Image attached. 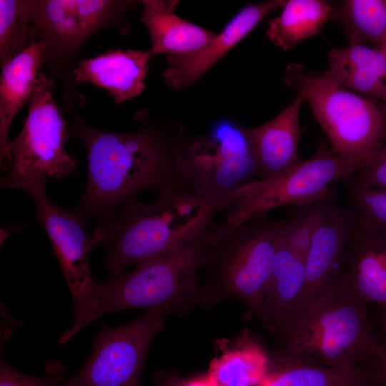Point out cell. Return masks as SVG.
<instances>
[{"label": "cell", "mask_w": 386, "mask_h": 386, "mask_svg": "<svg viewBox=\"0 0 386 386\" xmlns=\"http://www.w3.org/2000/svg\"><path fill=\"white\" fill-rule=\"evenodd\" d=\"M71 129L86 151L87 182L74 209L87 221L107 224L119 205L145 191L189 189L180 165L187 142L181 131L145 127L113 132L94 128L79 117Z\"/></svg>", "instance_id": "6da1fadb"}, {"label": "cell", "mask_w": 386, "mask_h": 386, "mask_svg": "<svg viewBox=\"0 0 386 386\" xmlns=\"http://www.w3.org/2000/svg\"><path fill=\"white\" fill-rule=\"evenodd\" d=\"M228 201L207 200L181 189L162 192L152 203L135 197L127 200L111 222L102 225L107 269L118 274L132 265L182 249L214 224Z\"/></svg>", "instance_id": "7a4b0ae2"}, {"label": "cell", "mask_w": 386, "mask_h": 386, "mask_svg": "<svg viewBox=\"0 0 386 386\" xmlns=\"http://www.w3.org/2000/svg\"><path fill=\"white\" fill-rule=\"evenodd\" d=\"M340 272L341 266L280 337L277 357L337 368H352L376 359L382 341L370 322L367 304L340 284Z\"/></svg>", "instance_id": "3957f363"}, {"label": "cell", "mask_w": 386, "mask_h": 386, "mask_svg": "<svg viewBox=\"0 0 386 386\" xmlns=\"http://www.w3.org/2000/svg\"><path fill=\"white\" fill-rule=\"evenodd\" d=\"M213 226L179 251L143 261L129 272L110 274L97 282L89 305L61 334L58 345L110 312L139 308L169 315L185 307L199 292L197 274L206 262Z\"/></svg>", "instance_id": "277c9868"}, {"label": "cell", "mask_w": 386, "mask_h": 386, "mask_svg": "<svg viewBox=\"0 0 386 386\" xmlns=\"http://www.w3.org/2000/svg\"><path fill=\"white\" fill-rule=\"evenodd\" d=\"M286 222L262 214L237 224H214L204 266L209 274L207 292L236 297L259 317L276 241Z\"/></svg>", "instance_id": "5b68a950"}, {"label": "cell", "mask_w": 386, "mask_h": 386, "mask_svg": "<svg viewBox=\"0 0 386 386\" xmlns=\"http://www.w3.org/2000/svg\"><path fill=\"white\" fill-rule=\"evenodd\" d=\"M284 82L307 101L337 156L367 162L383 147L386 122L372 102L297 64L288 66Z\"/></svg>", "instance_id": "8992f818"}, {"label": "cell", "mask_w": 386, "mask_h": 386, "mask_svg": "<svg viewBox=\"0 0 386 386\" xmlns=\"http://www.w3.org/2000/svg\"><path fill=\"white\" fill-rule=\"evenodd\" d=\"M54 88L53 79L40 72L23 129L9 141L12 166L1 179V187L27 191L46 185L47 179L66 177L76 168L75 159L66 149L70 132L53 98Z\"/></svg>", "instance_id": "52a82bcc"}, {"label": "cell", "mask_w": 386, "mask_h": 386, "mask_svg": "<svg viewBox=\"0 0 386 386\" xmlns=\"http://www.w3.org/2000/svg\"><path fill=\"white\" fill-rule=\"evenodd\" d=\"M365 164L337 156L326 142L320 141L309 159L279 175L252 181L232 193L224 211L225 222L237 224L277 207L313 200L325 194L332 182L345 180Z\"/></svg>", "instance_id": "ba28073f"}, {"label": "cell", "mask_w": 386, "mask_h": 386, "mask_svg": "<svg viewBox=\"0 0 386 386\" xmlns=\"http://www.w3.org/2000/svg\"><path fill=\"white\" fill-rule=\"evenodd\" d=\"M180 165L192 192L207 200L229 196L259 174L246 128L222 119L209 132L187 142Z\"/></svg>", "instance_id": "9c48e42d"}, {"label": "cell", "mask_w": 386, "mask_h": 386, "mask_svg": "<svg viewBox=\"0 0 386 386\" xmlns=\"http://www.w3.org/2000/svg\"><path fill=\"white\" fill-rule=\"evenodd\" d=\"M35 31L44 48L43 61L59 66L94 33L109 26L127 31L126 11L137 4L111 0H24Z\"/></svg>", "instance_id": "30bf717a"}, {"label": "cell", "mask_w": 386, "mask_h": 386, "mask_svg": "<svg viewBox=\"0 0 386 386\" xmlns=\"http://www.w3.org/2000/svg\"><path fill=\"white\" fill-rule=\"evenodd\" d=\"M168 315L150 310L121 326L102 322L87 360L59 386H141L147 353Z\"/></svg>", "instance_id": "8fae6325"}, {"label": "cell", "mask_w": 386, "mask_h": 386, "mask_svg": "<svg viewBox=\"0 0 386 386\" xmlns=\"http://www.w3.org/2000/svg\"><path fill=\"white\" fill-rule=\"evenodd\" d=\"M27 192L33 198L36 217L51 242L71 292L73 319L78 317L91 301L96 282L92 277L89 255L101 244L104 229L97 226L91 234L85 231L87 220L76 210L65 209L51 204L46 186L34 187Z\"/></svg>", "instance_id": "7c38bea8"}, {"label": "cell", "mask_w": 386, "mask_h": 386, "mask_svg": "<svg viewBox=\"0 0 386 386\" xmlns=\"http://www.w3.org/2000/svg\"><path fill=\"white\" fill-rule=\"evenodd\" d=\"M340 282L366 304L386 309V234L357 214L343 254Z\"/></svg>", "instance_id": "4fadbf2b"}, {"label": "cell", "mask_w": 386, "mask_h": 386, "mask_svg": "<svg viewBox=\"0 0 386 386\" xmlns=\"http://www.w3.org/2000/svg\"><path fill=\"white\" fill-rule=\"evenodd\" d=\"M286 1L269 0L249 4L237 13L203 48L184 55L168 56V67L163 76L165 83L171 89L180 91L197 81L266 16L282 8Z\"/></svg>", "instance_id": "5bb4252c"}, {"label": "cell", "mask_w": 386, "mask_h": 386, "mask_svg": "<svg viewBox=\"0 0 386 386\" xmlns=\"http://www.w3.org/2000/svg\"><path fill=\"white\" fill-rule=\"evenodd\" d=\"M305 284L304 259L278 235L272 269L258 317L279 338L302 314Z\"/></svg>", "instance_id": "9a60e30c"}, {"label": "cell", "mask_w": 386, "mask_h": 386, "mask_svg": "<svg viewBox=\"0 0 386 386\" xmlns=\"http://www.w3.org/2000/svg\"><path fill=\"white\" fill-rule=\"evenodd\" d=\"M356 219L354 211L343 208L336 200L315 232L305 262L306 284L302 313L340 267Z\"/></svg>", "instance_id": "2e32d148"}, {"label": "cell", "mask_w": 386, "mask_h": 386, "mask_svg": "<svg viewBox=\"0 0 386 386\" xmlns=\"http://www.w3.org/2000/svg\"><path fill=\"white\" fill-rule=\"evenodd\" d=\"M151 56L149 50L109 49L79 61L72 76L77 84L91 83L107 90L115 103L121 104L145 89Z\"/></svg>", "instance_id": "e0dca14e"}, {"label": "cell", "mask_w": 386, "mask_h": 386, "mask_svg": "<svg viewBox=\"0 0 386 386\" xmlns=\"http://www.w3.org/2000/svg\"><path fill=\"white\" fill-rule=\"evenodd\" d=\"M304 101L297 94L292 104L273 119L260 126L246 128L261 178L282 174L301 161L298 155L299 114Z\"/></svg>", "instance_id": "ac0fdd59"}, {"label": "cell", "mask_w": 386, "mask_h": 386, "mask_svg": "<svg viewBox=\"0 0 386 386\" xmlns=\"http://www.w3.org/2000/svg\"><path fill=\"white\" fill-rule=\"evenodd\" d=\"M44 46L34 42L22 53L1 66L0 79V165L10 170L12 159L8 150V133L19 109L29 102L43 64Z\"/></svg>", "instance_id": "d6986e66"}, {"label": "cell", "mask_w": 386, "mask_h": 386, "mask_svg": "<svg viewBox=\"0 0 386 386\" xmlns=\"http://www.w3.org/2000/svg\"><path fill=\"white\" fill-rule=\"evenodd\" d=\"M141 2V20L150 35L152 56L187 54L203 48L216 35L177 16L174 12L176 1L144 0Z\"/></svg>", "instance_id": "ffe728a7"}, {"label": "cell", "mask_w": 386, "mask_h": 386, "mask_svg": "<svg viewBox=\"0 0 386 386\" xmlns=\"http://www.w3.org/2000/svg\"><path fill=\"white\" fill-rule=\"evenodd\" d=\"M329 67L322 76L370 98L386 102V59L380 49L350 44L328 52Z\"/></svg>", "instance_id": "44dd1931"}, {"label": "cell", "mask_w": 386, "mask_h": 386, "mask_svg": "<svg viewBox=\"0 0 386 386\" xmlns=\"http://www.w3.org/2000/svg\"><path fill=\"white\" fill-rule=\"evenodd\" d=\"M263 386H380L375 360L352 368H337L272 359Z\"/></svg>", "instance_id": "7402d4cb"}, {"label": "cell", "mask_w": 386, "mask_h": 386, "mask_svg": "<svg viewBox=\"0 0 386 386\" xmlns=\"http://www.w3.org/2000/svg\"><path fill=\"white\" fill-rule=\"evenodd\" d=\"M272 366L265 350L245 339L214 359L206 376L215 386H257L267 379Z\"/></svg>", "instance_id": "603a6c76"}, {"label": "cell", "mask_w": 386, "mask_h": 386, "mask_svg": "<svg viewBox=\"0 0 386 386\" xmlns=\"http://www.w3.org/2000/svg\"><path fill=\"white\" fill-rule=\"evenodd\" d=\"M335 8L324 0L287 1L280 14L268 21V39L284 50L290 49L319 33Z\"/></svg>", "instance_id": "cb8c5ba5"}, {"label": "cell", "mask_w": 386, "mask_h": 386, "mask_svg": "<svg viewBox=\"0 0 386 386\" xmlns=\"http://www.w3.org/2000/svg\"><path fill=\"white\" fill-rule=\"evenodd\" d=\"M331 19L344 29L350 44L371 42L375 49L386 37L385 0H346L335 7Z\"/></svg>", "instance_id": "d4e9b609"}, {"label": "cell", "mask_w": 386, "mask_h": 386, "mask_svg": "<svg viewBox=\"0 0 386 386\" xmlns=\"http://www.w3.org/2000/svg\"><path fill=\"white\" fill-rule=\"evenodd\" d=\"M336 200V190L330 188L317 198L295 205L280 232L282 241L305 262L315 232Z\"/></svg>", "instance_id": "484cf974"}, {"label": "cell", "mask_w": 386, "mask_h": 386, "mask_svg": "<svg viewBox=\"0 0 386 386\" xmlns=\"http://www.w3.org/2000/svg\"><path fill=\"white\" fill-rule=\"evenodd\" d=\"M23 1L0 0V61H9L35 42Z\"/></svg>", "instance_id": "4316f807"}, {"label": "cell", "mask_w": 386, "mask_h": 386, "mask_svg": "<svg viewBox=\"0 0 386 386\" xmlns=\"http://www.w3.org/2000/svg\"><path fill=\"white\" fill-rule=\"evenodd\" d=\"M342 182L350 209L367 224L386 234V190L363 186L352 176Z\"/></svg>", "instance_id": "83f0119b"}, {"label": "cell", "mask_w": 386, "mask_h": 386, "mask_svg": "<svg viewBox=\"0 0 386 386\" xmlns=\"http://www.w3.org/2000/svg\"><path fill=\"white\" fill-rule=\"evenodd\" d=\"M44 376H31L11 367L4 359L0 360V386H59L63 381L66 369L59 361L53 360L45 365Z\"/></svg>", "instance_id": "f1b7e54d"}, {"label": "cell", "mask_w": 386, "mask_h": 386, "mask_svg": "<svg viewBox=\"0 0 386 386\" xmlns=\"http://www.w3.org/2000/svg\"><path fill=\"white\" fill-rule=\"evenodd\" d=\"M352 177L363 186L386 190V147L374 152Z\"/></svg>", "instance_id": "f546056e"}, {"label": "cell", "mask_w": 386, "mask_h": 386, "mask_svg": "<svg viewBox=\"0 0 386 386\" xmlns=\"http://www.w3.org/2000/svg\"><path fill=\"white\" fill-rule=\"evenodd\" d=\"M152 379L154 386H215L205 375L186 378L171 371L154 372Z\"/></svg>", "instance_id": "4dcf8cb0"}, {"label": "cell", "mask_w": 386, "mask_h": 386, "mask_svg": "<svg viewBox=\"0 0 386 386\" xmlns=\"http://www.w3.org/2000/svg\"><path fill=\"white\" fill-rule=\"evenodd\" d=\"M375 362L380 386H386V340H382V347Z\"/></svg>", "instance_id": "1f68e13d"}, {"label": "cell", "mask_w": 386, "mask_h": 386, "mask_svg": "<svg viewBox=\"0 0 386 386\" xmlns=\"http://www.w3.org/2000/svg\"><path fill=\"white\" fill-rule=\"evenodd\" d=\"M381 321H382V327L383 332L385 335L384 340H386V309L385 310V312L382 315Z\"/></svg>", "instance_id": "d6a6232c"}, {"label": "cell", "mask_w": 386, "mask_h": 386, "mask_svg": "<svg viewBox=\"0 0 386 386\" xmlns=\"http://www.w3.org/2000/svg\"><path fill=\"white\" fill-rule=\"evenodd\" d=\"M379 49L382 51L385 58L386 59V37L384 39V40L381 43Z\"/></svg>", "instance_id": "836d02e7"}, {"label": "cell", "mask_w": 386, "mask_h": 386, "mask_svg": "<svg viewBox=\"0 0 386 386\" xmlns=\"http://www.w3.org/2000/svg\"><path fill=\"white\" fill-rule=\"evenodd\" d=\"M383 116H384V118L385 119V122H386V102L385 103L382 110H381Z\"/></svg>", "instance_id": "e575fe53"}, {"label": "cell", "mask_w": 386, "mask_h": 386, "mask_svg": "<svg viewBox=\"0 0 386 386\" xmlns=\"http://www.w3.org/2000/svg\"><path fill=\"white\" fill-rule=\"evenodd\" d=\"M385 4H386V0H385Z\"/></svg>", "instance_id": "d590c367"}]
</instances>
